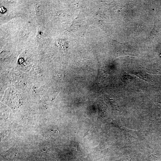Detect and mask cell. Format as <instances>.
Masks as SVG:
<instances>
[]
</instances>
